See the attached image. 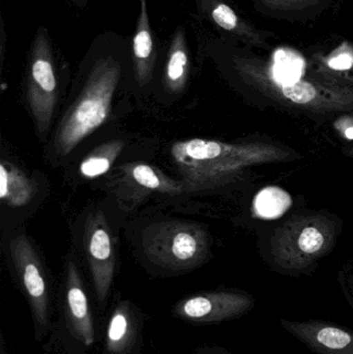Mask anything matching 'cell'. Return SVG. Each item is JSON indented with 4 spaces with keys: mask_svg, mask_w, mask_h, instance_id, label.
Listing matches in <instances>:
<instances>
[{
    "mask_svg": "<svg viewBox=\"0 0 353 354\" xmlns=\"http://www.w3.org/2000/svg\"><path fill=\"white\" fill-rule=\"evenodd\" d=\"M132 59L135 78L139 86L151 82L157 60V48L149 22L147 6H141L140 15L132 41Z\"/></svg>",
    "mask_w": 353,
    "mask_h": 354,
    "instance_id": "10",
    "label": "cell"
},
{
    "mask_svg": "<svg viewBox=\"0 0 353 354\" xmlns=\"http://www.w3.org/2000/svg\"><path fill=\"white\" fill-rule=\"evenodd\" d=\"M282 328L315 354H353V330L321 319L280 318Z\"/></svg>",
    "mask_w": 353,
    "mask_h": 354,
    "instance_id": "8",
    "label": "cell"
},
{
    "mask_svg": "<svg viewBox=\"0 0 353 354\" xmlns=\"http://www.w3.org/2000/svg\"><path fill=\"white\" fill-rule=\"evenodd\" d=\"M37 185L20 169L2 161L0 164V199L10 207H21L31 201Z\"/></svg>",
    "mask_w": 353,
    "mask_h": 354,
    "instance_id": "12",
    "label": "cell"
},
{
    "mask_svg": "<svg viewBox=\"0 0 353 354\" xmlns=\"http://www.w3.org/2000/svg\"><path fill=\"white\" fill-rule=\"evenodd\" d=\"M26 97L37 132L47 133L58 97V80L53 44L45 27L33 37L27 72Z\"/></svg>",
    "mask_w": 353,
    "mask_h": 354,
    "instance_id": "4",
    "label": "cell"
},
{
    "mask_svg": "<svg viewBox=\"0 0 353 354\" xmlns=\"http://www.w3.org/2000/svg\"><path fill=\"white\" fill-rule=\"evenodd\" d=\"M353 66V56L348 53L340 54L332 58L329 62V66L334 70H350Z\"/></svg>",
    "mask_w": 353,
    "mask_h": 354,
    "instance_id": "20",
    "label": "cell"
},
{
    "mask_svg": "<svg viewBox=\"0 0 353 354\" xmlns=\"http://www.w3.org/2000/svg\"><path fill=\"white\" fill-rule=\"evenodd\" d=\"M10 255L39 330L49 324V289L35 248L25 235L10 241Z\"/></svg>",
    "mask_w": 353,
    "mask_h": 354,
    "instance_id": "6",
    "label": "cell"
},
{
    "mask_svg": "<svg viewBox=\"0 0 353 354\" xmlns=\"http://www.w3.org/2000/svg\"><path fill=\"white\" fill-rule=\"evenodd\" d=\"M133 335V320L128 306L120 305L112 314L107 330V348L111 353L124 351Z\"/></svg>",
    "mask_w": 353,
    "mask_h": 354,
    "instance_id": "16",
    "label": "cell"
},
{
    "mask_svg": "<svg viewBox=\"0 0 353 354\" xmlns=\"http://www.w3.org/2000/svg\"><path fill=\"white\" fill-rule=\"evenodd\" d=\"M305 62L300 55L288 50H278L273 66V78L280 85L294 84L304 74Z\"/></svg>",
    "mask_w": 353,
    "mask_h": 354,
    "instance_id": "17",
    "label": "cell"
},
{
    "mask_svg": "<svg viewBox=\"0 0 353 354\" xmlns=\"http://www.w3.org/2000/svg\"><path fill=\"white\" fill-rule=\"evenodd\" d=\"M174 165L188 189L211 187L240 167L245 153L238 147L205 139H189L171 147Z\"/></svg>",
    "mask_w": 353,
    "mask_h": 354,
    "instance_id": "3",
    "label": "cell"
},
{
    "mask_svg": "<svg viewBox=\"0 0 353 354\" xmlns=\"http://www.w3.org/2000/svg\"><path fill=\"white\" fill-rule=\"evenodd\" d=\"M325 243L323 235L315 227H307L298 239V247L306 254H315L321 251Z\"/></svg>",
    "mask_w": 353,
    "mask_h": 354,
    "instance_id": "19",
    "label": "cell"
},
{
    "mask_svg": "<svg viewBox=\"0 0 353 354\" xmlns=\"http://www.w3.org/2000/svg\"><path fill=\"white\" fill-rule=\"evenodd\" d=\"M124 147V142L122 140H112L99 145L81 162L79 167L81 176L93 179L107 174Z\"/></svg>",
    "mask_w": 353,
    "mask_h": 354,
    "instance_id": "13",
    "label": "cell"
},
{
    "mask_svg": "<svg viewBox=\"0 0 353 354\" xmlns=\"http://www.w3.org/2000/svg\"><path fill=\"white\" fill-rule=\"evenodd\" d=\"M190 52L184 27L178 26L172 35L164 68V86L171 93L184 91L190 75Z\"/></svg>",
    "mask_w": 353,
    "mask_h": 354,
    "instance_id": "11",
    "label": "cell"
},
{
    "mask_svg": "<svg viewBox=\"0 0 353 354\" xmlns=\"http://www.w3.org/2000/svg\"><path fill=\"white\" fill-rule=\"evenodd\" d=\"M141 6H147L146 0H140Z\"/></svg>",
    "mask_w": 353,
    "mask_h": 354,
    "instance_id": "25",
    "label": "cell"
},
{
    "mask_svg": "<svg viewBox=\"0 0 353 354\" xmlns=\"http://www.w3.org/2000/svg\"><path fill=\"white\" fill-rule=\"evenodd\" d=\"M70 1L79 8H85L88 3V0H70Z\"/></svg>",
    "mask_w": 353,
    "mask_h": 354,
    "instance_id": "23",
    "label": "cell"
},
{
    "mask_svg": "<svg viewBox=\"0 0 353 354\" xmlns=\"http://www.w3.org/2000/svg\"><path fill=\"white\" fill-rule=\"evenodd\" d=\"M342 288L346 301L353 312V274H348L342 278Z\"/></svg>",
    "mask_w": 353,
    "mask_h": 354,
    "instance_id": "21",
    "label": "cell"
},
{
    "mask_svg": "<svg viewBox=\"0 0 353 354\" xmlns=\"http://www.w3.org/2000/svg\"><path fill=\"white\" fill-rule=\"evenodd\" d=\"M114 37H112L111 45ZM97 49L80 93L56 130L54 149L59 156H66L109 118L112 101L122 78V60L116 49H102L103 35L95 39Z\"/></svg>",
    "mask_w": 353,
    "mask_h": 354,
    "instance_id": "1",
    "label": "cell"
},
{
    "mask_svg": "<svg viewBox=\"0 0 353 354\" xmlns=\"http://www.w3.org/2000/svg\"><path fill=\"white\" fill-rule=\"evenodd\" d=\"M85 249L99 303L109 295L115 272V245L102 210L89 214L85 228Z\"/></svg>",
    "mask_w": 353,
    "mask_h": 354,
    "instance_id": "7",
    "label": "cell"
},
{
    "mask_svg": "<svg viewBox=\"0 0 353 354\" xmlns=\"http://www.w3.org/2000/svg\"><path fill=\"white\" fill-rule=\"evenodd\" d=\"M284 95L290 101L296 104H307L312 102L316 97V91L310 83L298 81L294 84L282 86Z\"/></svg>",
    "mask_w": 353,
    "mask_h": 354,
    "instance_id": "18",
    "label": "cell"
},
{
    "mask_svg": "<svg viewBox=\"0 0 353 354\" xmlns=\"http://www.w3.org/2000/svg\"><path fill=\"white\" fill-rule=\"evenodd\" d=\"M292 205V199L289 194L278 187H265L257 194L254 200L256 214L269 220L283 216Z\"/></svg>",
    "mask_w": 353,
    "mask_h": 354,
    "instance_id": "15",
    "label": "cell"
},
{
    "mask_svg": "<svg viewBox=\"0 0 353 354\" xmlns=\"http://www.w3.org/2000/svg\"><path fill=\"white\" fill-rule=\"evenodd\" d=\"M202 354H231V353L223 347L215 346L204 349Z\"/></svg>",
    "mask_w": 353,
    "mask_h": 354,
    "instance_id": "22",
    "label": "cell"
},
{
    "mask_svg": "<svg viewBox=\"0 0 353 354\" xmlns=\"http://www.w3.org/2000/svg\"><path fill=\"white\" fill-rule=\"evenodd\" d=\"M128 176L140 187L165 194H180L184 191V185L164 176L159 170L142 163L126 166Z\"/></svg>",
    "mask_w": 353,
    "mask_h": 354,
    "instance_id": "14",
    "label": "cell"
},
{
    "mask_svg": "<svg viewBox=\"0 0 353 354\" xmlns=\"http://www.w3.org/2000/svg\"><path fill=\"white\" fill-rule=\"evenodd\" d=\"M345 137L350 139V140H353V127H350V128L346 129Z\"/></svg>",
    "mask_w": 353,
    "mask_h": 354,
    "instance_id": "24",
    "label": "cell"
},
{
    "mask_svg": "<svg viewBox=\"0 0 353 354\" xmlns=\"http://www.w3.org/2000/svg\"><path fill=\"white\" fill-rule=\"evenodd\" d=\"M256 306L250 293L236 289L201 293L180 301L174 313L195 324H221L247 315Z\"/></svg>",
    "mask_w": 353,
    "mask_h": 354,
    "instance_id": "5",
    "label": "cell"
},
{
    "mask_svg": "<svg viewBox=\"0 0 353 354\" xmlns=\"http://www.w3.org/2000/svg\"><path fill=\"white\" fill-rule=\"evenodd\" d=\"M143 251L155 266L166 270H191L204 261L209 241L204 229L192 222L167 221L145 229Z\"/></svg>",
    "mask_w": 353,
    "mask_h": 354,
    "instance_id": "2",
    "label": "cell"
},
{
    "mask_svg": "<svg viewBox=\"0 0 353 354\" xmlns=\"http://www.w3.org/2000/svg\"><path fill=\"white\" fill-rule=\"evenodd\" d=\"M66 312L70 330L77 339L90 346L95 342V328L86 293L74 261L66 268Z\"/></svg>",
    "mask_w": 353,
    "mask_h": 354,
    "instance_id": "9",
    "label": "cell"
}]
</instances>
